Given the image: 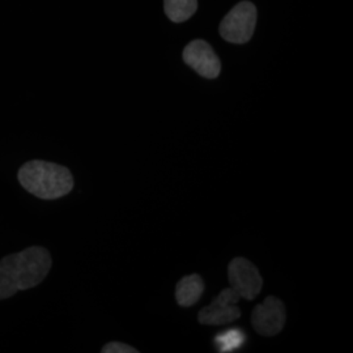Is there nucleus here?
Returning a JSON list of instances; mask_svg holds the SVG:
<instances>
[{
  "mask_svg": "<svg viewBox=\"0 0 353 353\" xmlns=\"http://www.w3.org/2000/svg\"><path fill=\"white\" fill-rule=\"evenodd\" d=\"M139 351L128 344L125 343H119V341H112L109 344H106L102 348V353H138Z\"/></svg>",
  "mask_w": 353,
  "mask_h": 353,
  "instance_id": "nucleus-11",
  "label": "nucleus"
},
{
  "mask_svg": "<svg viewBox=\"0 0 353 353\" xmlns=\"http://www.w3.org/2000/svg\"><path fill=\"white\" fill-rule=\"evenodd\" d=\"M240 300V294L236 290L227 288L216 297L214 303L199 312L198 319L202 325L211 326H223L232 323L241 316L239 307Z\"/></svg>",
  "mask_w": 353,
  "mask_h": 353,
  "instance_id": "nucleus-6",
  "label": "nucleus"
},
{
  "mask_svg": "<svg viewBox=\"0 0 353 353\" xmlns=\"http://www.w3.org/2000/svg\"><path fill=\"white\" fill-rule=\"evenodd\" d=\"M52 261L42 246L10 254L0 261V300L10 299L19 290L34 288L48 276Z\"/></svg>",
  "mask_w": 353,
  "mask_h": 353,
  "instance_id": "nucleus-1",
  "label": "nucleus"
},
{
  "mask_svg": "<svg viewBox=\"0 0 353 353\" xmlns=\"http://www.w3.org/2000/svg\"><path fill=\"white\" fill-rule=\"evenodd\" d=\"M214 343L220 352H232L242 347V344L245 343V335L239 328H232L223 334H219Z\"/></svg>",
  "mask_w": 353,
  "mask_h": 353,
  "instance_id": "nucleus-10",
  "label": "nucleus"
},
{
  "mask_svg": "<svg viewBox=\"0 0 353 353\" xmlns=\"http://www.w3.org/2000/svg\"><path fill=\"white\" fill-rule=\"evenodd\" d=\"M166 16L173 23H185L198 10V0H164Z\"/></svg>",
  "mask_w": 353,
  "mask_h": 353,
  "instance_id": "nucleus-9",
  "label": "nucleus"
},
{
  "mask_svg": "<svg viewBox=\"0 0 353 353\" xmlns=\"http://www.w3.org/2000/svg\"><path fill=\"white\" fill-rule=\"evenodd\" d=\"M182 57L185 63L195 70L202 77L216 79L220 75V59L214 54V49L208 45V42L203 39L191 41L185 48Z\"/></svg>",
  "mask_w": 353,
  "mask_h": 353,
  "instance_id": "nucleus-7",
  "label": "nucleus"
},
{
  "mask_svg": "<svg viewBox=\"0 0 353 353\" xmlns=\"http://www.w3.org/2000/svg\"><path fill=\"white\" fill-rule=\"evenodd\" d=\"M256 24V8L250 1L233 7L220 24V34L228 42L242 45L250 41Z\"/></svg>",
  "mask_w": 353,
  "mask_h": 353,
  "instance_id": "nucleus-3",
  "label": "nucleus"
},
{
  "mask_svg": "<svg viewBox=\"0 0 353 353\" xmlns=\"http://www.w3.org/2000/svg\"><path fill=\"white\" fill-rule=\"evenodd\" d=\"M204 290V281L198 274L188 275L176 283V300L179 306L189 307L199 301Z\"/></svg>",
  "mask_w": 353,
  "mask_h": 353,
  "instance_id": "nucleus-8",
  "label": "nucleus"
},
{
  "mask_svg": "<svg viewBox=\"0 0 353 353\" xmlns=\"http://www.w3.org/2000/svg\"><path fill=\"white\" fill-rule=\"evenodd\" d=\"M230 288L240 294L241 299L254 300L262 290L263 279L258 268L246 258H234L228 267Z\"/></svg>",
  "mask_w": 353,
  "mask_h": 353,
  "instance_id": "nucleus-4",
  "label": "nucleus"
},
{
  "mask_svg": "<svg viewBox=\"0 0 353 353\" xmlns=\"http://www.w3.org/2000/svg\"><path fill=\"white\" fill-rule=\"evenodd\" d=\"M17 179L28 192L42 201L63 198L74 189V176L70 169L49 161H28L20 168Z\"/></svg>",
  "mask_w": 353,
  "mask_h": 353,
  "instance_id": "nucleus-2",
  "label": "nucleus"
},
{
  "mask_svg": "<svg viewBox=\"0 0 353 353\" xmlns=\"http://www.w3.org/2000/svg\"><path fill=\"white\" fill-rule=\"evenodd\" d=\"M285 321V305L275 296H268L263 303L256 305L252 310V326L263 336L278 335L284 327Z\"/></svg>",
  "mask_w": 353,
  "mask_h": 353,
  "instance_id": "nucleus-5",
  "label": "nucleus"
}]
</instances>
